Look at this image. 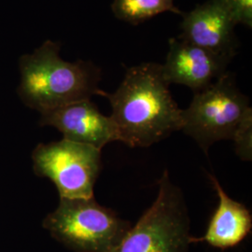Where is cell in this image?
I'll list each match as a JSON object with an SVG mask.
<instances>
[{"label": "cell", "mask_w": 252, "mask_h": 252, "mask_svg": "<svg viewBox=\"0 0 252 252\" xmlns=\"http://www.w3.org/2000/svg\"><path fill=\"white\" fill-rule=\"evenodd\" d=\"M104 97L110 103L119 141L131 148L150 147L182 129V109L172 97L161 63L128 68L117 90Z\"/></svg>", "instance_id": "1"}, {"label": "cell", "mask_w": 252, "mask_h": 252, "mask_svg": "<svg viewBox=\"0 0 252 252\" xmlns=\"http://www.w3.org/2000/svg\"><path fill=\"white\" fill-rule=\"evenodd\" d=\"M61 45L52 40L31 54L20 58V98L41 113L93 95L104 97L99 88L101 69L91 61L66 62L60 55Z\"/></svg>", "instance_id": "2"}, {"label": "cell", "mask_w": 252, "mask_h": 252, "mask_svg": "<svg viewBox=\"0 0 252 252\" xmlns=\"http://www.w3.org/2000/svg\"><path fill=\"white\" fill-rule=\"evenodd\" d=\"M42 225L74 252H113L132 226L94 197L60 198Z\"/></svg>", "instance_id": "3"}, {"label": "cell", "mask_w": 252, "mask_h": 252, "mask_svg": "<svg viewBox=\"0 0 252 252\" xmlns=\"http://www.w3.org/2000/svg\"><path fill=\"white\" fill-rule=\"evenodd\" d=\"M189 228L185 197L166 169L158 180L153 205L130 227L113 252H189Z\"/></svg>", "instance_id": "4"}, {"label": "cell", "mask_w": 252, "mask_h": 252, "mask_svg": "<svg viewBox=\"0 0 252 252\" xmlns=\"http://www.w3.org/2000/svg\"><path fill=\"white\" fill-rule=\"evenodd\" d=\"M250 109V98L238 89L234 73L226 71L206 89L194 93L189 107L182 109L181 130L207 155L214 143L233 139Z\"/></svg>", "instance_id": "5"}, {"label": "cell", "mask_w": 252, "mask_h": 252, "mask_svg": "<svg viewBox=\"0 0 252 252\" xmlns=\"http://www.w3.org/2000/svg\"><path fill=\"white\" fill-rule=\"evenodd\" d=\"M32 161L35 174L54 182L60 198L94 197L102 168L100 150L63 138L37 145Z\"/></svg>", "instance_id": "6"}, {"label": "cell", "mask_w": 252, "mask_h": 252, "mask_svg": "<svg viewBox=\"0 0 252 252\" xmlns=\"http://www.w3.org/2000/svg\"><path fill=\"white\" fill-rule=\"evenodd\" d=\"M41 126H53L63 139L92 146L97 150L119 141L117 128L110 116L101 113L91 99L81 100L41 113Z\"/></svg>", "instance_id": "7"}, {"label": "cell", "mask_w": 252, "mask_h": 252, "mask_svg": "<svg viewBox=\"0 0 252 252\" xmlns=\"http://www.w3.org/2000/svg\"><path fill=\"white\" fill-rule=\"evenodd\" d=\"M179 37L211 53L234 58L238 25L225 0H207L182 14Z\"/></svg>", "instance_id": "8"}, {"label": "cell", "mask_w": 252, "mask_h": 252, "mask_svg": "<svg viewBox=\"0 0 252 252\" xmlns=\"http://www.w3.org/2000/svg\"><path fill=\"white\" fill-rule=\"evenodd\" d=\"M231 60V57L211 53L180 37L170 38L162 74L169 85H184L196 93L224 74Z\"/></svg>", "instance_id": "9"}, {"label": "cell", "mask_w": 252, "mask_h": 252, "mask_svg": "<svg viewBox=\"0 0 252 252\" xmlns=\"http://www.w3.org/2000/svg\"><path fill=\"white\" fill-rule=\"evenodd\" d=\"M210 183L216 190L219 204L202 237L190 238V243H207L212 248L226 251L242 243L252 228V216L244 204L231 198L219 180L207 174Z\"/></svg>", "instance_id": "10"}, {"label": "cell", "mask_w": 252, "mask_h": 252, "mask_svg": "<svg viewBox=\"0 0 252 252\" xmlns=\"http://www.w3.org/2000/svg\"><path fill=\"white\" fill-rule=\"evenodd\" d=\"M111 9L116 18L137 25L166 11L182 15L174 0H113Z\"/></svg>", "instance_id": "11"}, {"label": "cell", "mask_w": 252, "mask_h": 252, "mask_svg": "<svg viewBox=\"0 0 252 252\" xmlns=\"http://www.w3.org/2000/svg\"><path fill=\"white\" fill-rule=\"evenodd\" d=\"M252 108L250 109L237 126L233 141L236 155L240 160L251 162L252 160Z\"/></svg>", "instance_id": "12"}, {"label": "cell", "mask_w": 252, "mask_h": 252, "mask_svg": "<svg viewBox=\"0 0 252 252\" xmlns=\"http://www.w3.org/2000/svg\"><path fill=\"white\" fill-rule=\"evenodd\" d=\"M237 24L252 27V0H225Z\"/></svg>", "instance_id": "13"}]
</instances>
